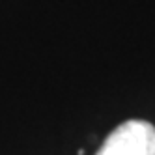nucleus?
I'll use <instances>...</instances> for the list:
<instances>
[{
  "label": "nucleus",
  "mask_w": 155,
  "mask_h": 155,
  "mask_svg": "<svg viewBox=\"0 0 155 155\" xmlns=\"http://www.w3.org/2000/svg\"><path fill=\"white\" fill-rule=\"evenodd\" d=\"M95 155H155V127L144 120L118 125Z\"/></svg>",
  "instance_id": "obj_1"
}]
</instances>
